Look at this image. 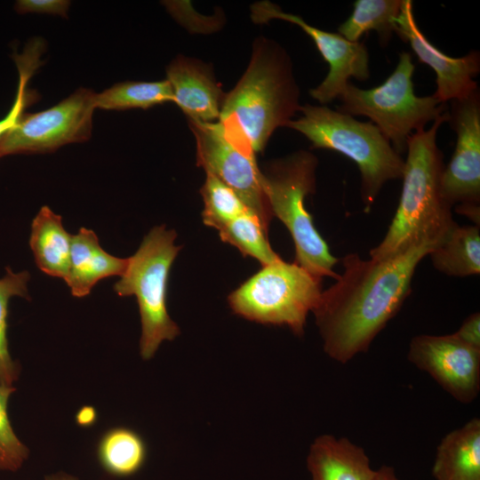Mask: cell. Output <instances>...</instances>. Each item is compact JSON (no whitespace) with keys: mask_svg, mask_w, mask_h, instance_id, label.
Listing matches in <instances>:
<instances>
[{"mask_svg":"<svg viewBox=\"0 0 480 480\" xmlns=\"http://www.w3.org/2000/svg\"><path fill=\"white\" fill-rule=\"evenodd\" d=\"M403 0H356L351 15L340 25L338 32L350 42H359L361 36L375 30L382 45L396 34V19L401 12Z\"/></svg>","mask_w":480,"mask_h":480,"instance_id":"cell-22","label":"cell"},{"mask_svg":"<svg viewBox=\"0 0 480 480\" xmlns=\"http://www.w3.org/2000/svg\"><path fill=\"white\" fill-rule=\"evenodd\" d=\"M167 102L173 103L168 81L116 83L100 93H96L95 107L105 110L147 109Z\"/></svg>","mask_w":480,"mask_h":480,"instance_id":"cell-23","label":"cell"},{"mask_svg":"<svg viewBox=\"0 0 480 480\" xmlns=\"http://www.w3.org/2000/svg\"><path fill=\"white\" fill-rule=\"evenodd\" d=\"M436 480H480V420L474 418L446 434L432 468Z\"/></svg>","mask_w":480,"mask_h":480,"instance_id":"cell-18","label":"cell"},{"mask_svg":"<svg viewBox=\"0 0 480 480\" xmlns=\"http://www.w3.org/2000/svg\"><path fill=\"white\" fill-rule=\"evenodd\" d=\"M71 237L60 215L47 205L39 210L31 223L29 246L42 272L65 279L69 265Z\"/></svg>","mask_w":480,"mask_h":480,"instance_id":"cell-19","label":"cell"},{"mask_svg":"<svg viewBox=\"0 0 480 480\" xmlns=\"http://www.w3.org/2000/svg\"><path fill=\"white\" fill-rule=\"evenodd\" d=\"M70 2L66 0H20L16 10L20 13L36 12L68 16Z\"/></svg>","mask_w":480,"mask_h":480,"instance_id":"cell-28","label":"cell"},{"mask_svg":"<svg viewBox=\"0 0 480 480\" xmlns=\"http://www.w3.org/2000/svg\"><path fill=\"white\" fill-rule=\"evenodd\" d=\"M15 388L0 384V470L16 471L28 456V450L15 435L7 413V404Z\"/></svg>","mask_w":480,"mask_h":480,"instance_id":"cell-27","label":"cell"},{"mask_svg":"<svg viewBox=\"0 0 480 480\" xmlns=\"http://www.w3.org/2000/svg\"><path fill=\"white\" fill-rule=\"evenodd\" d=\"M457 135L453 155L440 178V193L452 205H480V94L451 100L448 120Z\"/></svg>","mask_w":480,"mask_h":480,"instance_id":"cell-12","label":"cell"},{"mask_svg":"<svg viewBox=\"0 0 480 480\" xmlns=\"http://www.w3.org/2000/svg\"><path fill=\"white\" fill-rule=\"evenodd\" d=\"M454 336L461 340L463 343L480 349V314L475 312L468 316L460 326V328L453 332Z\"/></svg>","mask_w":480,"mask_h":480,"instance_id":"cell-29","label":"cell"},{"mask_svg":"<svg viewBox=\"0 0 480 480\" xmlns=\"http://www.w3.org/2000/svg\"><path fill=\"white\" fill-rule=\"evenodd\" d=\"M396 34L408 42L419 60L430 67L436 75V90L433 94L446 103L461 99L478 89L475 77L480 72V54L471 51L459 58L441 52L423 35L418 27L411 0H403L396 19Z\"/></svg>","mask_w":480,"mask_h":480,"instance_id":"cell-14","label":"cell"},{"mask_svg":"<svg viewBox=\"0 0 480 480\" xmlns=\"http://www.w3.org/2000/svg\"><path fill=\"white\" fill-rule=\"evenodd\" d=\"M438 271L464 277L480 273L479 226L456 224L428 254Z\"/></svg>","mask_w":480,"mask_h":480,"instance_id":"cell-20","label":"cell"},{"mask_svg":"<svg viewBox=\"0 0 480 480\" xmlns=\"http://www.w3.org/2000/svg\"><path fill=\"white\" fill-rule=\"evenodd\" d=\"M322 278L296 262L279 259L262 266L228 297L233 312L264 324L286 325L304 334L307 316L317 305Z\"/></svg>","mask_w":480,"mask_h":480,"instance_id":"cell-8","label":"cell"},{"mask_svg":"<svg viewBox=\"0 0 480 480\" xmlns=\"http://www.w3.org/2000/svg\"><path fill=\"white\" fill-rule=\"evenodd\" d=\"M251 18L256 24L271 20H282L299 26L315 42L316 48L329 65L323 82L309 90L310 96L321 105L339 99L354 77L365 81L370 77L369 53L363 42H350L339 33L324 31L307 23L300 16L284 12L270 1H260L251 5Z\"/></svg>","mask_w":480,"mask_h":480,"instance_id":"cell-11","label":"cell"},{"mask_svg":"<svg viewBox=\"0 0 480 480\" xmlns=\"http://www.w3.org/2000/svg\"><path fill=\"white\" fill-rule=\"evenodd\" d=\"M372 480H399L393 468L382 466L375 471Z\"/></svg>","mask_w":480,"mask_h":480,"instance_id":"cell-32","label":"cell"},{"mask_svg":"<svg viewBox=\"0 0 480 480\" xmlns=\"http://www.w3.org/2000/svg\"><path fill=\"white\" fill-rule=\"evenodd\" d=\"M438 243L422 241L384 260H362L357 253L340 260L343 273L312 311L328 356L346 364L369 349L411 293L417 266Z\"/></svg>","mask_w":480,"mask_h":480,"instance_id":"cell-1","label":"cell"},{"mask_svg":"<svg viewBox=\"0 0 480 480\" xmlns=\"http://www.w3.org/2000/svg\"><path fill=\"white\" fill-rule=\"evenodd\" d=\"M127 265L128 258L114 256L100 246L93 230L80 228L71 237L69 265L64 280L74 297L84 298L100 280L121 276Z\"/></svg>","mask_w":480,"mask_h":480,"instance_id":"cell-16","label":"cell"},{"mask_svg":"<svg viewBox=\"0 0 480 480\" xmlns=\"http://www.w3.org/2000/svg\"><path fill=\"white\" fill-rule=\"evenodd\" d=\"M307 466L312 480H372L376 471L362 447L327 434L312 443Z\"/></svg>","mask_w":480,"mask_h":480,"instance_id":"cell-17","label":"cell"},{"mask_svg":"<svg viewBox=\"0 0 480 480\" xmlns=\"http://www.w3.org/2000/svg\"><path fill=\"white\" fill-rule=\"evenodd\" d=\"M447 120L445 111L428 129L408 138L398 206L382 241L370 251L371 259L390 258L426 240L440 242L457 224L440 193L444 165L436 135Z\"/></svg>","mask_w":480,"mask_h":480,"instance_id":"cell-3","label":"cell"},{"mask_svg":"<svg viewBox=\"0 0 480 480\" xmlns=\"http://www.w3.org/2000/svg\"><path fill=\"white\" fill-rule=\"evenodd\" d=\"M5 275L0 278V384L12 387L19 377V366L12 359L7 339L8 305L11 298L19 296L29 300L28 271L15 273L6 268Z\"/></svg>","mask_w":480,"mask_h":480,"instance_id":"cell-25","label":"cell"},{"mask_svg":"<svg viewBox=\"0 0 480 480\" xmlns=\"http://www.w3.org/2000/svg\"><path fill=\"white\" fill-rule=\"evenodd\" d=\"M176 236L164 225L154 227L128 258L124 272L113 287L121 297L137 299L141 322L140 352L145 360L155 355L164 340H172L180 334L166 306L170 271L181 249L174 244Z\"/></svg>","mask_w":480,"mask_h":480,"instance_id":"cell-6","label":"cell"},{"mask_svg":"<svg viewBox=\"0 0 480 480\" xmlns=\"http://www.w3.org/2000/svg\"><path fill=\"white\" fill-rule=\"evenodd\" d=\"M96 93L80 88L57 105L22 114L0 138V157L51 153L61 146L89 140Z\"/></svg>","mask_w":480,"mask_h":480,"instance_id":"cell-9","label":"cell"},{"mask_svg":"<svg viewBox=\"0 0 480 480\" xmlns=\"http://www.w3.org/2000/svg\"><path fill=\"white\" fill-rule=\"evenodd\" d=\"M200 193L204 201L203 222L216 230L251 211L235 191L212 175L206 174Z\"/></svg>","mask_w":480,"mask_h":480,"instance_id":"cell-26","label":"cell"},{"mask_svg":"<svg viewBox=\"0 0 480 480\" xmlns=\"http://www.w3.org/2000/svg\"><path fill=\"white\" fill-rule=\"evenodd\" d=\"M196 148V164L235 191L268 230L274 217L263 188L256 154L229 138L219 122L188 120Z\"/></svg>","mask_w":480,"mask_h":480,"instance_id":"cell-10","label":"cell"},{"mask_svg":"<svg viewBox=\"0 0 480 480\" xmlns=\"http://www.w3.org/2000/svg\"><path fill=\"white\" fill-rule=\"evenodd\" d=\"M318 160L299 150L268 163L262 173L263 188L274 217L287 228L295 246V261L312 275L337 279L333 268L339 261L316 228L305 199L316 190Z\"/></svg>","mask_w":480,"mask_h":480,"instance_id":"cell-5","label":"cell"},{"mask_svg":"<svg viewBox=\"0 0 480 480\" xmlns=\"http://www.w3.org/2000/svg\"><path fill=\"white\" fill-rule=\"evenodd\" d=\"M97 457L102 468L116 477L136 474L144 465L147 447L134 430L116 427L106 431L97 447Z\"/></svg>","mask_w":480,"mask_h":480,"instance_id":"cell-21","label":"cell"},{"mask_svg":"<svg viewBox=\"0 0 480 480\" xmlns=\"http://www.w3.org/2000/svg\"><path fill=\"white\" fill-rule=\"evenodd\" d=\"M175 103L188 120L218 122L226 96L212 68L200 60L179 55L166 68Z\"/></svg>","mask_w":480,"mask_h":480,"instance_id":"cell-15","label":"cell"},{"mask_svg":"<svg viewBox=\"0 0 480 480\" xmlns=\"http://www.w3.org/2000/svg\"><path fill=\"white\" fill-rule=\"evenodd\" d=\"M407 356L459 402L469 404L476 398L480 390V349L463 343L453 333L421 334L412 339Z\"/></svg>","mask_w":480,"mask_h":480,"instance_id":"cell-13","label":"cell"},{"mask_svg":"<svg viewBox=\"0 0 480 480\" xmlns=\"http://www.w3.org/2000/svg\"><path fill=\"white\" fill-rule=\"evenodd\" d=\"M300 97L290 55L275 40L260 36L245 72L226 93L218 122L236 143L257 154L300 111Z\"/></svg>","mask_w":480,"mask_h":480,"instance_id":"cell-2","label":"cell"},{"mask_svg":"<svg viewBox=\"0 0 480 480\" xmlns=\"http://www.w3.org/2000/svg\"><path fill=\"white\" fill-rule=\"evenodd\" d=\"M32 103L30 96L23 90H18L12 108L0 119V138L19 120L23 110Z\"/></svg>","mask_w":480,"mask_h":480,"instance_id":"cell-30","label":"cell"},{"mask_svg":"<svg viewBox=\"0 0 480 480\" xmlns=\"http://www.w3.org/2000/svg\"><path fill=\"white\" fill-rule=\"evenodd\" d=\"M414 68L411 53L401 52L395 70L380 85L364 90L348 83L339 97L337 110L370 118L402 155L406 152L408 138L426 129V124L446 108V103L434 95L419 97L414 93Z\"/></svg>","mask_w":480,"mask_h":480,"instance_id":"cell-7","label":"cell"},{"mask_svg":"<svg viewBox=\"0 0 480 480\" xmlns=\"http://www.w3.org/2000/svg\"><path fill=\"white\" fill-rule=\"evenodd\" d=\"M300 112L301 116L285 127L303 134L312 148L336 151L356 164L365 212L386 182L402 179L404 160L372 122L359 121L325 105L306 104Z\"/></svg>","mask_w":480,"mask_h":480,"instance_id":"cell-4","label":"cell"},{"mask_svg":"<svg viewBox=\"0 0 480 480\" xmlns=\"http://www.w3.org/2000/svg\"><path fill=\"white\" fill-rule=\"evenodd\" d=\"M456 212L466 216L472 220L476 226L480 224V205L479 204H460L456 205Z\"/></svg>","mask_w":480,"mask_h":480,"instance_id":"cell-31","label":"cell"},{"mask_svg":"<svg viewBox=\"0 0 480 480\" xmlns=\"http://www.w3.org/2000/svg\"><path fill=\"white\" fill-rule=\"evenodd\" d=\"M220 239L236 247L243 255L256 259L262 266L281 259L268 242V230L260 218L248 211L217 229Z\"/></svg>","mask_w":480,"mask_h":480,"instance_id":"cell-24","label":"cell"},{"mask_svg":"<svg viewBox=\"0 0 480 480\" xmlns=\"http://www.w3.org/2000/svg\"><path fill=\"white\" fill-rule=\"evenodd\" d=\"M44 480H78V479L65 473H58V474L46 476Z\"/></svg>","mask_w":480,"mask_h":480,"instance_id":"cell-33","label":"cell"}]
</instances>
